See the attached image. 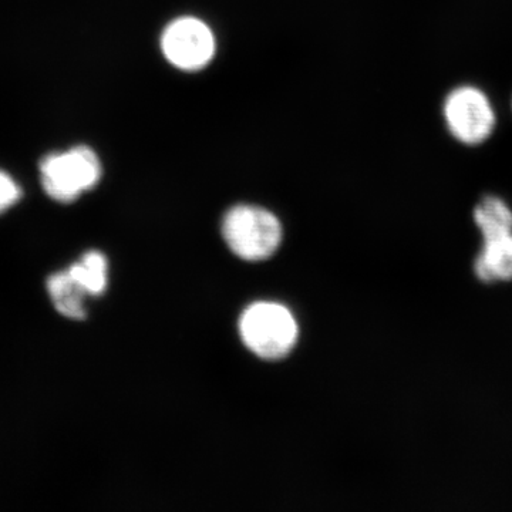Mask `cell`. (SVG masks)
I'll list each match as a JSON object with an SVG mask.
<instances>
[{
    "label": "cell",
    "mask_w": 512,
    "mask_h": 512,
    "mask_svg": "<svg viewBox=\"0 0 512 512\" xmlns=\"http://www.w3.org/2000/svg\"><path fill=\"white\" fill-rule=\"evenodd\" d=\"M69 274L86 289L89 295H101L107 288L109 264L101 252L90 251L83 256L82 261L70 266Z\"/></svg>",
    "instance_id": "9"
},
{
    "label": "cell",
    "mask_w": 512,
    "mask_h": 512,
    "mask_svg": "<svg viewBox=\"0 0 512 512\" xmlns=\"http://www.w3.org/2000/svg\"><path fill=\"white\" fill-rule=\"evenodd\" d=\"M47 292L56 311L64 318L86 319V298L89 293L69 274V271L50 276L47 279Z\"/></svg>",
    "instance_id": "7"
},
{
    "label": "cell",
    "mask_w": 512,
    "mask_h": 512,
    "mask_svg": "<svg viewBox=\"0 0 512 512\" xmlns=\"http://www.w3.org/2000/svg\"><path fill=\"white\" fill-rule=\"evenodd\" d=\"M20 197H22V191L19 185L9 174L0 170V214L15 205Z\"/></svg>",
    "instance_id": "10"
},
{
    "label": "cell",
    "mask_w": 512,
    "mask_h": 512,
    "mask_svg": "<svg viewBox=\"0 0 512 512\" xmlns=\"http://www.w3.org/2000/svg\"><path fill=\"white\" fill-rule=\"evenodd\" d=\"M239 333L247 348L262 359L285 357L298 340V323L291 311L275 302L248 306L239 320Z\"/></svg>",
    "instance_id": "2"
},
{
    "label": "cell",
    "mask_w": 512,
    "mask_h": 512,
    "mask_svg": "<svg viewBox=\"0 0 512 512\" xmlns=\"http://www.w3.org/2000/svg\"><path fill=\"white\" fill-rule=\"evenodd\" d=\"M444 117L453 137L468 146L483 143L493 133L495 116L487 96L474 87H458L448 94Z\"/></svg>",
    "instance_id": "5"
},
{
    "label": "cell",
    "mask_w": 512,
    "mask_h": 512,
    "mask_svg": "<svg viewBox=\"0 0 512 512\" xmlns=\"http://www.w3.org/2000/svg\"><path fill=\"white\" fill-rule=\"evenodd\" d=\"M222 235L239 258L258 262L271 258L281 245L282 225L265 208L242 204L225 214Z\"/></svg>",
    "instance_id": "1"
},
{
    "label": "cell",
    "mask_w": 512,
    "mask_h": 512,
    "mask_svg": "<svg viewBox=\"0 0 512 512\" xmlns=\"http://www.w3.org/2000/svg\"><path fill=\"white\" fill-rule=\"evenodd\" d=\"M474 272L483 282L512 279V232L484 239L483 251L474 262Z\"/></svg>",
    "instance_id": "6"
},
{
    "label": "cell",
    "mask_w": 512,
    "mask_h": 512,
    "mask_svg": "<svg viewBox=\"0 0 512 512\" xmlns=\"http://www.w3.org/2000/svg\"><path fill=\"white\" fill-rule=\"evenodd\" d=\"M474 221L483 232L484 239L500 237L512 232V211L501 198H483L474 210Z\"/></svg>",
    "instance_id": "8"
},
{
    "label": "cell",
    "mask_w": 512,
    "mask_h": 512,
    "mask_svg": "<svg viewBox=\"0 0 512 512\" xmlns=\"http://www.w3.org/2000/svg\"><path fill=\"white\" fill-rule=\"evenodd\" d=\"M103 175L99 156L86 146L50 154L40 163V180L50 198L59 202L76 201L96 187Z\"/></svg>",
    "instance_id": "3"
},
{
    "label": "cell",
    "mask_w": 512,
    "mask_h": 512,
    "mask_svg": "<svg viewBox=\"0 0 512 512\" xmlns=\"http://www.w3.org/2000/svg\"><path fill=\"white\" fill-rule=\"evenodd\" d=\"M161 50L173 66L194 72L204 69L214 59L217 43L207 23L194 16H183L164 29Z\"/></svg>",
    "instance_id": "4"
}]
</instances>
